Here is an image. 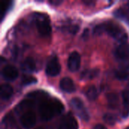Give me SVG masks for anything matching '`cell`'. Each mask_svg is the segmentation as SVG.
Segmentation results:
<instances>
[{
  "label": "cell",
  "mask_w": 129,
  "mask_h": 129,
  "mask_svg": "<svg viewBox=\"0 0 129 129\" xmlns=\"http://www.w3.org/2000/svg\"><path fill=\"white\" fill-rule=\"evenodd\" d=\"M70 105L74 110L75 113L82 120L88 121L89 119V113L86 110L83 101L78 98H74L70 101Z\"/></svg>",
  "instance_id": "cell-3"
},
{
  "label": "cell",
  "mask_w": 129,
  "mask_h": 129,
  "mask_svg": "<svg viewBox=\"0 0 129 129\" xmlns=\"http://www.w3.org/2000/svg\"><path fill=\"white\" fill-rule=\"evenodd\" d=\"M36 27L39 33L42 37H48L51 33V26L49 19L43 15H42L41 17H38L36 20Z\"/></svg>",
  "instance_id": "cell-4"
},
{
  "label": "cell",
  "mask_w": 129,
  "mask_h": 129,
  "mask_svg": "<svg viewBox=\"0 0 129 129\" xmlns=\"http://www.w3.org/2000/svg\"><path fill=\"white\" fill-rule=\"evenodd\" d=\"M114 56L120 60H125L129 58V45L127 42L121 43L114 51Z\"/></svg>",
  "instance_id": "cell-8"
},
{
  "label": "cell",
  "mask_w": 129,
  "mask_h": 129,
  "mask_svg": "<svg viewBox=\"0 0 129 129\" xmlns=\"http://www.w3.org/2000/svg\"><path fill=\"white\" fill-rule=\"evenodd\" d=\"M63 110V104L56 98L43 100L39 106V113L43 121H49L54 116L62 113Z\"/></svg>",
  "instance_id": "cell-1"
},
{
  "label": "cell",
  "mask_w": 129,
  "mask_h": 129,
  "mask_svg": "<svg viewBox=\"0 0 129 129\" xmlns=\"http://www.w3.org/2000/svg\"><path fill=\"white\" fill-rule=\"evenodd\" d=\"M84 3H85V4H86V5H87V4L91 5V4H92V3L94 4V2H84Z\"/></svg>",
  "instance_id": "cell-27"
},
{
  "label": "cell",
  "mask_w": 129,
  "mask_h": 129,
  "mask_svg": "<svg viewBox=\"0 0 129 129\" xmlns=\"http://www.w3.org/2000/svg\"><path fill=\"white\" fill-rule=\"evenodd\" d=\"M58 129H78L77 121L71 113H69L62 119Z\"/></svg>",
  "instance_id": "cell-9"
},
{
  "label": "cell",
  "mask_w": 129,
  "mask_h": 129,
  "mask_svg": "<svg viewBox=\"0 0 129 129\" xmlns=\"http://www.w3.org/2000/svg\"><path fill=\"white\" fill-rule=\"evenodd\" d=\"M86 97L88 98V100L90 101H94L97 99L98 95V91L97 88L94 85H91L88 88L85 92Z\"/></svg>",
  "instance_id": "cell-18"
},
{
  "label": "cell",
  "mask_w": 129,
  "mask_h": 129,
  "mask_svg": "<svg viewBox=\"0 0 129 129\" xmlns=\"http://www.w3.org/2000/svg\"><path fill=\"white\" fill-rule=\"evenodd\" d=\"M107 103H108V107L112 109H116L117 107L119 106V96L116 93H109L107 94Z\"/></svg>",
  "instance_id": "cell-15"
},
{
  "label": "cell",
  "mask_w": 129,
  "mask_h": 129,
  "mask_svg": "<svg viewBox=\"0 0 129 129\" xmlns=\"http://www.w3.org/2000/svg\"><path fill=\"white\" fill-rule=\"evenodd\" d=\"M122 96L123 102L122 116L126 118L129 115V88H127L122 91Z\"/></svg>",
  "instance_id": "cell-14"
},
{
  "label": "cell",
  "mask_w": 129,
  "mask_h": 129,
  "mask_svg": "<svg viewBox=\"0 0 129 129\" xmlns=\"http://www.w3.org/2000/svg\"><path fill=\"white\" fill-rule=\"evenodd\" d=\"M115 76L119 80H126L129 78V70L126 68H120L116 72Z\"/></svg>",
  "instance_id": "cell-19"
},
{
  "label": "cell",
  "mask_w": 129,
  "mask_h": 129,
  "mask_svg": "<svg viewBox=\"0 0 129 129\" xmlns=\"http://www.w3.org/2000/svg\"><path fill=\"white\" fill-rule=\"evenodd\" d=\"M49 2H50V4H51V5H60V4L63 2V1L54 0V1H50Z\"/></svg>",
  "instance_id": "cell-24"
},
{
  "label": "cell",
  "mask_w": 129,
  "mask_h": 129,
  "mask_svg": "<svg viewBox=\"0 0 129 129\" xmlns=\"http://www.w3.org/2000/svg\"><path fill=\"white\" fill-rule=\"evenodd\" d=\"M19 73L17 69L12 65H6L2 70V77L7 81H14L18 77Z\"/></svg>",
  "instance_id": "cell-10"
},
{
  "label": "cell",
  "mask_w": 129,
  "mask_h": 129,
  "mask_svg": "<svg viewBox=\"0 0 129 129\" xmlns=\"http://www.w3.org/2000/svg\"><path fill=\"white\" fill-rule=\"evenodd\" d=\"M14 94V90L11 85L7 83H4L1 85L0 88V95L2 100L10 99Z\"/></svg>",
  "instance_id": "cell-13"
},
{
  "label": "cell",
  "mask_w": 129,
  "mask_h": 129,
  "mask_svg": "<svg viewBox=\"0 0 129 129\" xmlns=\"http://www.w3.org/2000/svg\"><path fill=\"white\" fill-rule=\"evenodd\" d=\"M114 14L119 19H122V20L129 23V15L125 11H124L122 9H118L115 11Z\"/></svg>",
  "instance_id": "cell-21"
},
{
  "label": "cell",
  "mask_w": 129,
  "mask_h": 129,
  "mask_svg": "<svg viewBox=\"0 0 129 129\" xmlns=\"http://www.w3.org/2000/svg\"><path fill=\"white\" fill-rule=\"evenodd\" d=\"M20 122L24 128L29 129L33 128L36 123V115L32 110H27L23 113L20 118Z\"/></svg>",
  "instance_id": "cell-5"
},
{
  "label": "cell",
  "mask_w": 129,
  "mask_h": 129,
  "mask_svg": "<svg viewBox=\"0 0 129 129\" xmlns=\"http://www.w3.org/2000/svg\"><path fill=\"white\" fill-rule=\"evenodd\" d=\"M36 129H45V128H43V127H39V128H36Z\"/></svg>",
  "instance_id": "cell-28"
},
{
  "label": "cell",
  "mask_w": 129,
  "mask_h": 129,
  "mask_svg": "<svg viewBox=\"0 0 129 129\" xmlns=\"http://www.w3.org/2000/svg\"><path fill=\"white\" fill-rule=\"evenodd\" d=\"M81 64V57L77 51H73L67 60V67L71 72H76L79 70Z\"/></svg>",
  "instance_id": "cell-7"
},
{
  "label": "cell",
  "mask_w": 129,
  "mask_h": 129,
  "mask_svg": "<svg viewBox=\"0 0 129 129\" xmlns=\"http://www.w3.org/2000/svg\"><path fill=\"white\" fill-rule=\"evenodd\" d=\"M20 69L23 73H26L33 72L36 69V62L34 59L30 57H26L20 64Z\"/></svg>",
  "instance_id": "cell-12"
},
{
  "label": "cell",
  "mask_w": 129,
  "mask_h": 129,
  "mask_svg": "<svg viewBox=\"0 0 129 129\" xmlns=\"http://www.w3.org/2000/svg\"><path fill=\"white\" fill-rule=\"evenodd\" d=\"M11 2H1V17L3 18L4 14L8 11V9L11 6Z\"/></svg>",
  "instance_id": "cell-23"
},
{
  "label": "cell",
  "mask_w": 129,
  "mask_h": 129,
  "mask_svg": "<svg viewBox=\"0 0 129 129\" xmlns=\"http://www.w3.org/2000/svg\"><path fill=\"white\" fill-rule=\"evenodd\" d=\"M61 70V66L59 63L58 59L56 57H51L47 63L45 72L46 74L49 76H57Z\"/></svg>",
  "instance_id": "cell-6"
},
{
  "label": "cell",
  "mask_w": 129,
  "mask_h": 129,
  "mask_svg": "<svg viewBox=\"0 0 129 129\" xmlns=\"http://www.w3.org/2000/svg\"><path fill=\"white\" fill-rule=\"evenodd\" d=\"M100 70L98 69H92L85 70L81 74V79H93L94 78L97 77L99 75Z\"/></svg>",
  "instance_id": "cell-17"
},
{
  "label": "cell",
  "mask_w": 129,
  "mask_h": 129,
  "mask_svg": "<svg viewBox=\"0 0 129 129\" xmlns=\"http://www.w3.org/2000/svg\"><path fill=\"white\" fill-rule=\"evenodd\" d=\"M34 104H35V101L31 99V98H28V99H26L23 101H21L19 105L17 106V108L18 109H16V110L20 113L24 110H26V109H31L33 106H34Z\"/></svg>",
  "instance_id": "cell-16"
},
{
  "label": "cell",
  "mask_w": 129,
  "mask_h": 129,
  "mask_svg": "<svg viewBox=\"0 0 129 129\" xmlns=\"http://www.w3.org/2000/svg\"><path fill=\"white\" fill-rule=\"evenodd\" d=\"M93 129H107V128L104 125H101V124H98V125H95Z\"/></svg>",
  "instance_id": "cell-25"
},
{
  "label": "cell",
  "mask_w": 129,
  "mask_h": 129,
  "mask_svg": "<svg viewBox=\"0 0 129 129\" xmlns=\"http://www.w3.org/2000/svg\"><path fill=\"white\" fill-rule=\"evenodd\" d=\"M125 129H129V127H128V128H125Z\"/></svg>",
  "instance_id": "cell-29"
},
{
  "label": "cell",
  "mask_w": 129,
  "mask_h": 129,
  "mask_svg": "<svg viewBox=\"0 0 129 129\" xmlns=\"http://www.w3.org/2000/svg\"><path fill=\"white\" fill-rule=\"evenodd\" d=\"M87 33H88V29H85V31H84V33H83V35H82V36H83V38H86V37H88V34H87Z\"/></svg>",
  "instance_id": "cell-26"
},
{
  "label": "cell",
  "mask_w": 129,
  "mask_h": 129,
  "mask_svg": "<svg viewBox=\"0 0 129 129\" xmlns=\"http://www.w3.org/2000/svg\"><path fill=\"white\" fill-rule=\"evenodd\" d=\"M22 84L23 85H31L33 83H36L37 82L36 79L34 78L33 76H24L22 77L21 79Z\"/></svg>",
  "instance_id": "cell-22"
},
{
  "label": "cell",
  "mask_w": 129,
  "mask_h": 129,
  "mask_svg": "<svg viewBox=\"0 0 129 129\" xmlns=\"http://www.w3.org/2000/svg\"><path fill=\"white\" fill-rule=\"evenodd\" d=\"M103 119H104V122L110 125H114L117 122L116 116L115 114H113V113H106L104 116Z\"/></svg>",
  "instance_id": "cell-20"
},
{
  "label": "cell",
  "mask_w": 129,
  "mask_h": 129,
  "mask_svg": "<svg viewBox=\"0 0 129 129\" xmlns=\"http://www.w3.org/2000/svg\"><path fill=\"white\" fill-rule=\"evenodd\" d=\"M94 34L101 35L103 33H107L109 36L118 40L121 43L126 42L128 36L125 33L124 29L113 22H107L97 25L94 28Z\"/></svg>",
  "instance_id": "cell-2"
},
{
  "label": "cell",
  "mask_w": 129,
  "mask_h": 129,
  "mask_svg": "<svg viewBox=\"0 0 129 129\" xmlns=\"http://www.w3.org/2000/svg\"><path fill=\"white\" fill-rule=\"evenodd\" d=\"M60 88L62 91L67 93H72L76 91V85L73 81L69 77H64L60 80Z\"/></svg>",
  "instance_id": "cell-11"
}]
</instances>
